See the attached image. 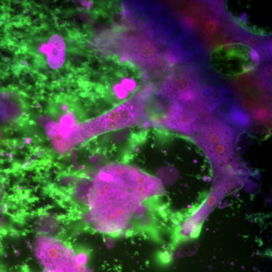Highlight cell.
<instances>
[{
  "label": "cell",
  "mask_w": 272,
  "mask_h": 272,
  "mask_svg": "<svg viewBox=\"0 0 272 272\" xmlns=\"http://www.w3.org/2000/svg\"><path fill=\"white\" fill-rule=\"evenodd\" d=\"M146 118L143 104L134 98L91 121L89 127L96 134L138 125Z\"/></svg>",
  "instance_id": "obj_4"
},
{
  "label": "cell",
  "mask_w": 272,
  "mask_h": 272,
  "mask_svg": "<svg viewBox=\"0 0 272 272\" xmlns=\"http://www.w3.org/2000/svg\"><path fill=\"white\" fill-rule=\"evenodd\" d=\"M137 55L139 59L143 61H151L155 58L157 55V50L155 46L150 41L145 40L137 46Z\"/></svg>",
  "instance_id": "obj_7"
},
{
  "label": "cell",
  "mask_w": 272,
  "mask_h": 272,
  "mask_svg": "<svg viewBox=\"0 0 272 272\" xmlns=\"http://www.w3.org/2000/svg\"><path fill=\"white\" fill-rule=\"evenodd\" d=\"M259 61L254 49L243 43L221 46L211 55L212 65L217 71L226 76H235L254 69Z\"/></svg>",
  "instance_id": "obj_3"
},
{
  "label": "cell",
  "mask_w": 272,
  "mask_h": 272,
  "mask_svg": "<svg viewBox=\"0 0 272 272\" xmlns=\"http://www.w3.org/2000/svg\"><path fill=\"white\" fill-rule=\"evenodd\" d=\"M171 49L180 60L184 61H201L206 55L204 48L197 39L184 31L171 42Z\"/></svg>",
  "instance_id": "obj_5"
},
{
  "label": "cell",
  "mask_w": 272,
  "mask_h": 272,
  "mask_svg": "<svg viewBox=\"0 0 272 272\" xmlns=\"http://www.w3.org/2000/svg\"><path fill=\"white\" fill-rule=\"evenodd\" d=\"M47 63L52 69L60 68L65 60L66 45L63 37L57 34L51 36L43 47Z\"/></svg>",
  "instance_id": "obj_6"
},
{
  "label": "cell",
  "mask_w": 272,
  "mask_h": 272,
  "mask_svg": "<svg viewBox=\"0 0 272 272\" xmlns=\"http://www.w3.org/2000/svg\"><path fill=\"white\" fill-rule=\"evenodd\" d=\"M166 194L160 178L124 164H108L93 182L90 221L110 236H138L153 221Z\"/></svg>",
  "instance_id": "obj_1"
},
{
  "label": "cell",
  "mask_w": 272,
  "mask_h": 272,
  "mask_svg": "<svg viewBox=\"0 0 272 272\" xmlns=\"http://www.w3.org/2000/svg\"><path fill=\"white\" fill-rule=\"evenodd\" d=\"M1 187H0V195H1Z\"/></svg>",
  "instance_id": "obj_8"
},
{
  "label": "cell",
  "mask_w": 272,
  "mask_h": 272,
  "mask_svg": "<svg viewBox=\"0 0 272 272\" xmlns=\"http://www.w3.org/2000/svg\"><path fill=\"white\" fill-rule=\"evenodd\" d=\"M193 135L215 169L230 165L235 159V131L226 122L210 117L202 120Z\"/></svg>",
  "instance_id": "obj_2"
}]
</instances>
